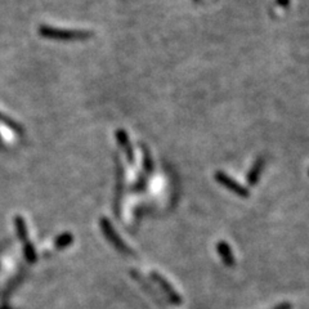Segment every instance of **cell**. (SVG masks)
Segmentation results:
<instances>
[{
  "label": "cell",
  "mask_w": 309,
  "mask_h": 309,
  "mask_svg": "<svg viewBox=\"0 0 309 309\" xmlns=\"http://www.w3.org/2000/svg\"><path fill=\"white\" fill-rule=\"evenodd\" d=\"M39 35L46 39H55V40H84L92 38L93 34L90 31L84 30H66V29H57L52 26H39Z\"/></svg>",
  "instance_id": "1"
},
{
  "label": "cell",
  "mask_w": 309,
  "mask_h": 309,
  "mask_svg": "<svg viewBox=\"0 0 309 309\" xmlns=\"http://www.w3.org/2000/svg\"><path fill=\"white\" fill-rule=\"evenodd\" d=\"M215 179H217L220 185H223L224 187H227L228 190H230L232 192L242 196V197H246V196L249 195V192H247L246 188H244L241 185H239L236 181H234V179L230 178V176H228L227 174L223 173V171H217V173H215Z\"/></svg>",
  "instance_id": "2"
},
{
  "label": "cell",
  "mask_w": 309,
  "mask_h": 309,
  "mask_svg": "<svg viewBox=\"0 0 309 309\" xmlns=\"http://www.w3.org/2000/svg\"><path fill=\"white\" fill-rule=\"evenodd\" d=\"M100 227H102V230L105 232V235L107 236V239H109L110 241H111L112 244L117 247V249L121 250V251H126V252L131 251V250L127 249L126 245H125V242H122L121 240L119 239V236H117V234L114 230V228L111 227V224H110L109 220L100 219Z\"/></svg>",
  "instance_id": "3"
},
{
  "label": "cell",
  "mask_w": 309,
  "mask_h": 309,
  "mask_svg": "<svg viewBox=\"0 0 309 309\" xmlns=\"http://www.w3.org/2000/svg\"><path fill=\"white\" fill-rule=\"evenodd\" d=\"M116 138H117V142H119L120 147L124 149L125 154H126L127 161H129L131 164H133L134 163V153H133V149H132L131 143H129V138H127L126 132L122 131V129H119V131L116 132Z\"/></svg>",
  "instance_id": "4"
},
{
  "label": "cell",
  "mask_w": 309,
  "mask_h": 309,
  "mask_svg": "<svg viewBox=\"0 0 309 309\" xmlns=\"http://www.w3.org/2000/svg\"><path fill=\"white\" fill-rule=\"evenodd\" d=\"M263 165H264L263 159H259V160L254 164V166L251 168V170L249 171V175H247V179H249L250 185H255V183L259 181V176H261L262 170H263Z\"/></svg>",
  "instance_id": "5"
},
{
  "label": "cell",
  "mask_w": 309,
  "mask_h": 309,
  "mask_svg": "<svg viewBox=\"0 0 309 309\" xmlns=\"http://www.w3.org/2000/svg\"><path fill=\"white\" fill-rule=\"evenodd\" d=\"M16 228L17 232H18L19 239L26 241V237H28V229H26V224H24L23 219L21 217L16 218Z\"/></svg>",
  "instance_id": "6"
},
{
  "label": "cell",
  "mask_w": 309,
  "mask_h": 309,
  "mask_svg": "<svg viewBox=\"0 0 309 309\" xmlns=\"http://www.w3.org/2000/svg\"><path fill=\"white\" fill-rule=\"evenodd\" d=\"M0 121L4 122V124H6L7 126L11 127V129H13L16 133H22V132H23V129H22L21 125H18L16 121H14V120L9 119V117L4 116V115H2V114H0Z\"/></svg>",
  "instance_id": "7"
},
{
  "label": "cell",
  "mask_w": 309,
  "mask_h": 309,
  "mask_svg": "<svg viewBox=\"0 0 309 309\" xmlns=\"http://www.w3.org/2000/svg\"><path fill=\"white\" fill-rule=\"evenodd\" d=\"M153 277H154V278H156V281H158L159 284H160V285L163 286V288H164V290H166V293H168V295L170 296V298H171V300H174V301H175V300H178V296H176V294L174 293L173 290H171V288H170V286H169L168 284H166V282L164 281V279L161 278L160 276H158V274H153Z\"/></svg>",
  "instance_id": "8"
},
{
  "label": "cell",
  "mask_w": 309,
  "mask_h": 309,
  "mask_svg": "<svg viewBox=\"0 0 309 309\" xmlns=\"http://www.w3.org/2000/svg\"><path fill=\"white\" fill-rule=\"evenodd\" d=\"M143 160H144V168H146L147 173H151L152 171V161H151V156H149L148 151L147 148L143 147Z\"/></svg>",
  "instance_id": "9"
},
{
  "label": "cell",
  "mask_w": 309,
  "mask_h": 309,
  "mask_svg": "<svg viewBox=\"0 0 309 309\" xmlns=\"http://www.w3.org/2000/svg\"><path fill=\"white\" fill-rule=\"evenodd\" d=\"M72 236H71V235H68V234H66V235H62V236H60V239L57 240V246L58 247H63V246H66V245H68V244H71V242H72Z\"/></svg>",
  "instance_id": "10"
},
{
  "label": "cell",
  "mask_w": 309,
  "mask_h": 309,
  "mask_svg": "<svg viewBox=\"0 0 309 309\" xmlns=\"http://www.w3.org/2000/svg\"><path fill=\"white\" fill-rule=\"evenodd\" d=\"M278 2V4H281L282 7H286L289 4V0H277Z\"/></svg>",
  "instance_id": "11"
}]
</instances>
